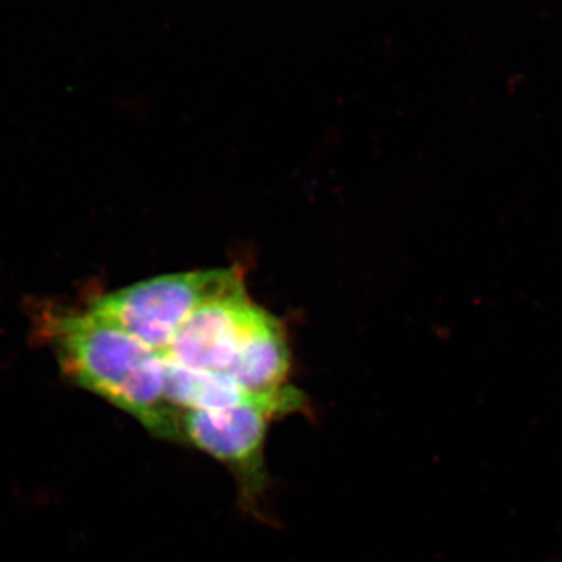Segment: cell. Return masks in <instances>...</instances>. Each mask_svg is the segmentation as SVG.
Masks as SVG:
<instances>
[{
  "mask_svg": "<svg viewBox=\"0 0 562 562\" xmlns=\"http://www.w3.org/2000/svg\"><path fill=\"white\" fill-rule=\"evenodd\" d=\"M63 371L162 439L180 441V414L166 395V360L158 351L91 312L60 314L47 324Z\"/></svg>",
  "mask_w": 562,
  "mask_h": 562,
  "instance_id": "1",
  "label": "cell"
},
{
  "mask_svg": "<svg viewBox=\"0 0 562 562\" xmlns=\"http://www.w3.org/2000/svg\"><path fill=\"white\" fill-rule=\"evenodd\" d=\"M279 414L261 403H244L227 409H183L180 441L224 462L238 476L247 497L265 487V442L269 422Z\"/></svg>",
  "mask_w": 562,
  "mask_h": 562,
  "instance_id": "3",
  "label": "cell"
},
{
  "mask_svg": "<svg viewBox=\"0 0 562 562\" xmlns=\"http://www.w3.org/2000/svg\"><path fill=\"white\" fill-rule=\"evenodd\" d=\"M562 562V561H561Z\"/></svg>",
  "mask_w": 562,
  "mask_h": 562,
  "instance_id": "6",
  "label": "cell"
},
{
  "mask_svg": "<svg viewBox=\"0 0 562 562\" xmlns=\"http://www.w3.org/2000/svg\"><path fill=\"white\" fill-rule=\"evenodd\" d=\"M241 286L235 269L172 273L111 292L92 303L90 312L165 357L192 314Z\"/></svg>",
  "mask_w": 562,
  "mask_h": 562,
  "instance_id": "2",
  "label": "cell"
},
{
  "mask_svg": "<svg viewBox=\"0 0 562 562\" xmlns=\"http://www.w3.org/2000/svg\"><path fill=\"white\" fill-rule=\"evenodd\" d=\"M166 395L171 405L181 412L183 409L214 412V409L233 408L244 403H261V405L271 406L276 412L284 413L279 406L251 397L228 376L190 371L168 361H166Z\"/></svg>",
  "mask_w": 562,
  "mask_h": 562,
  "instance_id": "5",
  "label": "cell"
},
{
  "mask_svg": "<svg viewBox=\"0 0 562 562\" xmlns=\"http://www.w3.org/2000/svg\"><path fill=\"white\" fill-rule=\"evenodd\" d=\"M266 314L250 301L246 288L227 292L201 306L181 325L166 350V361L225 376L243 342Z\"/></svg>",
  "mask_w": 562,
  "mask_h": 562,
  "instance_id": "4",
  "label": "cell"
}]
</instances>
